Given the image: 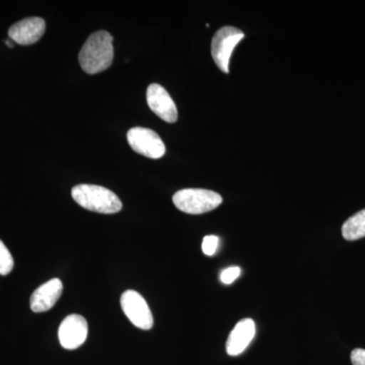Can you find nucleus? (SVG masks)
<instances>
[{"mask_svg":"<svg viewBox=\"0 0 365 365\" xmlns=\"http://www.w3.org/2000/svg\"><path fill=\"white\" fill-rule=\"evenodd\" d=\"M112 35L106 31L91 34L79 51L78 61L88 74L100 73L112 66L114 46Z\"/></svg>","mask_w":365,"mask_h":365,"instance_id":"obj_1","label":"nucleus"},{"mask_svg":"<svg viewBox=\"0 0 365 365\" xmlns=\"http://www.w3.org/2000/svg\"><path fill=\"white\" fill-rule=\"evenodd\" d=\"M71 196L81 207L105 215L119 212L123 206L114 192L97 185H78L72 188Z\"/></svg>","mask_w":365,"mask_h":365,"instance_id":"obj_2","label":"nucleus"},{"mask_svg":"<svg viewBox=\"0 0 365 365\" xmlns=\"http://www.w3.org/2000/svg\"><path fill=\"white\" fill-rule=\"evenodd\" d=\"M173 202L182 212L202 215L217 208L222 203V197L210 190L182 189L173 197Z\"/></svg>","mask_w":365,"mask_h":365,"instance_id":"obj_3","label":"nucleus"},{"mask_svg":"<svg viewBox=\"0 0 365 365\" xmlns=\"http://www.w3.org/2000/svg\"><path fill=\"white\" fill-rule=\"evenodd\" d=\"M245 38L244 32L235 26H223L213 36L211 54L216 66L225 73H230V60L237 45Z\"/></svg>","mask_w":365,"mask_h":365,"instance_id":"obj_4","label":"nucleus"},{"mask_svg":"<svg viewBox=\"0 0 365 365\" xmlns=\"http://www.w3.org/2000/svg\"><path fill=\"white\" fill-rule=\"evenodd\" d=\"M132 150L143 157L158 160L165 153V145L157 132L143 127H134L127 132Z\"/></svg>","mask_w":365,"mask_h":365,"instance_id":"obj_5","label":"nucleus"},{"mask_svg":"<svg viewBox=\"0 0 365 365\" xmlns=\"http://www.w3.org/2000/svg\"><path fill=\"white\" fill-rule=\"evenodd\" d=\"M121 307L129 321L137 328L150 330L153 317L145 299L134 290H127L121 297Z\"/></svg>","mask_w":365,"mask_h":365,"instance_id":"obj_6","label":"nucleus"},{"mask_svg":"<svg viewBox=\"0 0 365 365\" xmlns=\"http://www.w3.org/2000/svg\"><path fill=\"white\" fill-rule=\"evenodd\" d=\"M88 322L79 314L66 317L59 327L60 344L66 349L73 350L81 347L88 337Z\"/></svg>","mask_w":365,"mask_h":365,"instance_id":"obj_7","label":"nucleus"},{"mask_svg":"<svg viewBox=\"0 0 365 365\" xmlns=\"http://www.w3.org/2000/svg\"><path fill=\"white\" fill-rule=\"evenodd\" d=\"M146 100L151 111L168 123L178 120V109L170 93L158 83H151L146 91Z\"/></svg>","mask_w":365,"mask_h":365,"instance_id":"obj_8","label":"nucleus"},{"mask_svg":"<svg viewBox=\"0 0 365 365\" xmlns=\"http://www.w3.org/2000/svg\"><path fill=\"white\" fill-rule=\"evenodd\" d=\"M46 23L41 18H28L18 21L9 30V39L16 44L29 46L35 44L43 37Z\"/></svg>","mask_w":365,"mask_h":365,"instance_id":"obj_9","label":"nucleus"},{"mask_svg":"<svg viewBox=\"0 0 365 365\" xmlns=\"http://www.w3.org/2000/svg\"><path fill=\"white\" fill-rule=\"evenodd\" d=\"M63 292L61 281L55 278L41 285L31 297L30 306L34 313H44L49 311L58 302Z\"/></svg>","mask_w":365,"mask_h":365,"instance_id":"obj_10","label":"nucleus"},{"mask_svg":"<svg viewBox=\"0 0 365 365\" xmlns=\"http://www.w3.org/2000/svg\"><path fill=\"white\" fill-rule=\"evenodd\" d=\"M256 325L252 319L240 321L232 329L227 341V352L230 356H237L247 349L254 339Z\"/></svg>","mask_w":365,"mask_h":365,"instance_id":"obj_11","label":"nucleus"},{"mask_svg":"<svg viewBox=\"0 0 365 365\" xmlns=\"http://www.w3.org/2000/svg\"><path fill=\"white\" fill-rule=\"evenodd\" d=\"M346 241H357L365 237V209L348 218L342 227Z\"/></svg>","mask_w":365,"mask_h":365,"instance_id":"obj_12","label":"nucleus"},{"mask_svg":"<svg viewBox=\"0 0 365 365\" xmlns=\"http://www.w3.org/2000/svg\"><path fill=\"white\" fill-rule=\"evenodd\" d=\"M14 266L13 256L9 253L6 245L0 241V275H7L11 273Z\"/></svg>","mask_w":365,"mask_h":365,"instance_id":"obj_13","label":"nucleus"},{"mask_svg":"<svg viewBox=\"0 0 365 365\" xmlns=\"http://www.w3.org/2000/svg\"><path fill=\"white\" fill-rule=\"evenodd\" d=\"M220 239L216 235H206L202 242V251L206 256H213L217 251Z\"/></svg>","mask_w":365,"mask_h":365,"instance_id":"obj_14","label":"nucleus"},{"mask_svg":"<svg viewBox=\"0 0 365 365\" xmlns=\"http://www.w3.org/2000/svg\"><path fill=\"white\" fill-rule=\"evenodd\" d=\"M240 274H241V268L234 266V267H230L222 271V275H220V280L225 284H232L235 279H237Z\"/></svg>","mask_w":365,"mask_h":365,"instance_id":"obj_15","label":"nucleus"},{"mask_svg":"<svg viewBox=\"0 0 365 365\" xmlns=\"http://www.w3.org/2000/svg\"><path fill=\"white\" fill-rule=\"evenodd\" d=\"M350 359L353 365H365V349L356 348L353 350Z\"/></svg>","mask_w":365,"mask_h":365,"instance_id":"obj_16","label":"nucleus"},{"mask_svg":"<svg viewBox=\"0 0 365 365\" xmlns=\"http://www.w3.org/2000/svg\"><path fill=\"white\" fill-rule=\"evenodd\" d=\"M6 44L7 45V47H9V48L14 47L13 43L9 42V41H6Z\"/></svg>","mask_w":365,"mask_h":365,"instance_id":"obj_17","label":"nucleus"}]
</instances>
